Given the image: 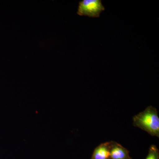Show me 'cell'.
Segmentation results:
<instances>
[{"label": "cell", "instance_id": "obj_5", "mask_svg": "<svg viewBox=\"0 0 159 159\" xmlns=\"http://www.w3.org/2000/svg\"><path fill=\"white\" fill-rule=\"evenodd\" d=\"M145 159H159V151L155 145H151L148 155Z\"/></svg>", "mask_w": 159, "mask_h": 159}, {"label": "cell", "instance_id": "obj_4", "mask_svg": "<svg viewBox=\"0 0 159 159\" xmlns=\"http://www.w3.org/2000/svg\"><path fill=\"white\" fill-rule=\"evenodd\" d=\"M110 142L102 143L94 149L91 159H110Z\"/></svg>", "mask_w": 159, "mask_h": 159}, {"label": "cell", "instance_id": "obj_3", "mask_svg": "<svg viewBox=\"0 0 159 159\" xmlns=\"http://www.w3.org/2000/svg\"><path fill=\"white\" fill-rule=\"evenodd\" d=\"M110 159H132L126 148L113 141L110 142Z\"/></svg>", "mask_w": 159, "mask_h": 159}, {"label": "cell", "instance_id": "obj_2", "mask_svg": "<svg viewBox=\"0 0 159 159\" xmlns=\"http://www.w3.org/2000/svg\"><path fill=\"white\" fill-rule=\"evenodd\" d=\"M104 10L101 0H82L79 2L77 14L81 16L99 17Z\"/></svg>", "mask_w": 159, "mask_h": 159}, {"label": "cell", "instance_id": "obj_1", "mask_svg": "<svg viewBox=\"0 0 159 159\" xmlns=\"http://www.w3.org/2000/svg\"><path fill=\"white\" fill-rule=\"evenodd\" d=\"M134 126L159 138V117L157 109L149 106L133 118Z\"/></svg>", "mask_w": 159, "mask_h": 159}]
</instances>
